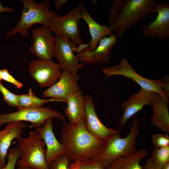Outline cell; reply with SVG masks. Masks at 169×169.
<instances>
[{
  "label": "cell",
  "mask_w": 169,
  "mask_h": 169,
  "mask_svg": "<svg viewBox=\"0 0 169 169\" xmlns=\"http://www.w3.org/2000/svg\"><path fill=\"white\" fill-rule=\"evenodd\" d=\"M161 169H169V163H168Z\"/></svg>",
  "instance_id": "38"
},
{
  "label": "cell",
  "mask_w": 169,
  "mask_h": 169,
  "mask_svg": "<svg viewBox=\"0 0 169 169\" xmlns=\"http://www.w3.org/2000/svg\"><path fill=\"white\" fill-rule=\"evenodd\" d=\"M27 125L23 121L7 123L5 128L0 131V168L6 165V159L12 141L21 136Z\"/></svg>",
  "instance_id": "18"
},
{
  "label": "cell",
  "mask_w": 169,
  "mask_h": 169,
  "mask_svg": "<svg viewBox=\"0 0 169 169\" xmlns=\"http://www.w3.org/2000/svg\"><path fill=\"white\" fill-rule=\"evenodd\" d=\"M70 162L65 154L53 161L48 166L49 169H69Z\"/></svg>",
  "instance_id": "27"
},
{
  "label": "cell",
  "mask_w": 169,
  "mask_h": 169,
  "mask_svg": "<svg viewBox=\"0 0 169 169\" xmlns=\"http://www.w3.org/2000/svg\"><path fill=\"white\" fill-rule=\"evenodd\" d=\"M157 93L141 88L137 93L130 95L121 104L123 113L120 120L119 130L121 131L126 122L146 105H150Z\"/></svg>",
  "instance_id": "14"
},
{
  "label": "cell",
  "mask_w": 169,
  "mask_h": 169,
  "mask_svg": "<svg viewBox=\"0 0 169 169\" xmlns=\"http://www.w3.org/2000/svg\"><path fill=\"white\" fill-rule=\"evenodd\" d=\"M159 1L156 0H123L118 14L109 27L118 37H123L131 27L137 24L154 13Z\"/></svg>",
  "instance_id": "3"
},
{
  "label": "cell",
  "mask_w": 169,
  "mask_h": 169,
  "mask_svg": "<svg viewBox=\"0 0 169 169\" xmlns=\"http://www.w3.org/2000/svg\"><path fill=\"white\" fill-rule=\"evenodd\" d=\"M59 139L66 148L65 154L71 162L94 161L101 151L105 143V141L89 132L84 118L75 124L67 121L64 122Z\"/></svg>",
  "instance_id": "1"
},
{
  "label": "cell",
  "mask_w": 169,
  "mask_h": 169,
  "mask_svg": "<svg viewBox=\"0 0 169 169\" xmlns=\"http://www.w3.org/2000/svg\"><path fill=\"white\" fill-rule=\"evenodd\" d=\"M80 162L76 161L71 162L69 167V169H81L80 168Z\"/></svg>",
  "instance_id": "36"
},
{
  "label": "cell",
  "mask_w": 169,
  "mask_h": 169,
  "mask_svg": "<svg viewBox=\"0 0 169 169\" xmlns=\"http://www.w3.org/2000/svg\"><path fill=\"white\" fill-rule=\"evenodd\" d=\"M55 38L54 57L58 64L63 70L68 71L79 80L78 72L84 68V64L79 61L74 53V49L77 46L65 37L58 36Z\"/></svg>",
  "instance_id": "9"
},
{
  "label": "cell",
  "mask_w": 169,
  "mask_h": 169,
  "mask_svg": "<svg viewBox=\"0 0 169 169\" xmlns=\"http://www.w3.org/2000/svg\"><path fill=\"white\" fill-rule=\"evenodd\" d=\"M53 118L63 122L66 121L62 113L49 107L21 108L16 111L0 115V127L6 123L26 121L31 123L30 128L36 129L42 126L47 120Z\"/></svg>",
  "instance_id": "7"
},
{
  "label": "cell",
  "mask_w": 169,
  "mask_h": 169,
  "mask_svg": "<svg viewBox=\"0 0 169 169\" xmlns=\"http://www.w3.org/2000/svg\"><path fill=\"white\" fill-rule=\"evenodd\" d=\"M131 122L130 131L125 137L120 136L121 131L118 130L105 141L102 149L94 161L100 162L105 169L116 158L129 156L136 152V142L140 131L138 117Z\"/></svg>",
  "instance_id": "2"
},
{
  "label": "cell",
  "mask_w": 169,
  "mask_h": 169,
  "mask_svg": "<svg viewBox=\"0 0 169 169\" xmlns=\"http://www.w3.org/2000/svg\"><path fill=\"white\" fill-rule=\"evenodd\" d=\"M144 169H159L154 164L151 157L149 158L144 166Z\"/></svg>",
  "instance_id": "33"
},
{
  "label": "cell",
  "mask_w": 169,
  "mask_h": 169,
  "mask_svg": "<svg viewBox=\"0 0 169 169\" xmlns=\"http://www.w3.org/2000/svg\"><path fill=\"white\" fill-rule=\"evenodd\" d=\"M154 13H157L155 19L148 25L144 24L142 32L145 37H156L161 41L169 37V4L158 2Z\"/></svg>",
  "instance_id": "12"
},
{
  "label": "cell",
  "mask_w": 169,
  "mask_h": 169,
  "mask_svg": "<svg viewBox=\"0 0 169 169\" xmlns=\"http://www.w3.org/2000/svg\"><path fill=\"white\" fill-rule=\"evenodd\" d=\"M123 0H115L112 3L108 17L110 26L114 22L120 10Z\"/></svg>",
  "instance_id": "29"
},
{
  "label": "cell",
  "mask_w": 169,
  "mask_h": 169,
  "mask_svg": "<svg viewBox=\"0 0 169 169\" xmlns=\"http://www.w3.org/2000/svg\"><path fill=\"white\" fill-rule=\"evenodd\" d=\"M84 4L81 2L70 10L65 15H55L52 18L49 27L56 36L65 37L76 46L84 42L80 35L79 23L82 19Z\"/></svg>",
  "instance_id": "8"
},
{
  "label": "cell",
  "mask_w": 169,
  "mask_h": 169,
  "mask_svg": "<svg viewBox=\"0 0 169 169\" xmlns=\"http://www.w3.org/2000/svg\"><path fill=\"white\" fill-rule=\"evenodd\" d=\"M18 100L21 108L39 107L45 104L52 102H62L61 101L50 98L43 99L36 96L30 88L28 92L25 94H17Z\"/></svg>",
  "instance_id": "23"
},
{
  "label": "cell",
  "mask_w": 169,
  "mask_h": 169,
  "mask_svg": "<svg viewBox=\"0 0 169 169\" xmlns=\"http://www.w3.org/2000/svg\"><path fill=\"white\" fill-rule=\"evenodd\" d=\"M151 158L155 165L161 169L169 163V146L155 147L152 152Z\"/></svg>",
  "instance_id": "24"
},
{
  "label": "cell",
  "mask_w": 169,
  "mask_h": 169,
  "mask_svg": "<svg viewBox=\"0 0 169 169\" xmlns=\"http://www.w3.org/2000/svg\"><path fill=\"white\" fill-rule=\"evenodd\" d=\"M17 140L22 152L21 159L17 163L18 167L49 169L45 160V143L36 131H31L27 138L21 136Z\"/></svg>",
  "instance_id": "6"
},
{
  "label": "cell",
  "mask_w": 169,
  "mask_h": 169,
  "mask_svg": "<svg viewBox=\"0 0 169 169\" xmlns=\"http://www.w3.org/2000/svg\"><path fill=\"white\" fill-rule=\"evenodd\" d=\"M168 99L157 93L151 104L153 113L151 123L162 131L169 133Z\"/></svg>",
  "instance_id": "19"
},
{
  "label": "cell",
  "mask_w": 169,
  "mask_h": 169,
  "mask_svg": "<svg viewBox=\"0 0 169 169\" xmlns=\"http://www.w3.org/2000/svg\"><path fill=\"white\" fill-rule=\"evenodd\" d=\"M81 169H105L102 164L97 161L80 162Z\"/></svg>",
  "instance_id": "31"
},
{
  "label": "cell",
  "mask_w": 169,
  "mask_h": 169,
  "mask_svg": "<svg viewBox=\"0 0 169 169\" xmlns=\"http://www.w3.org/2000/svg\"><path fill=\"white\" fill-rule=\"evenodd\" d=\"M102 72L105 78L115 75H121L136 82L145 90L154 91L165 98L168 99L169 82L168 78L158 79L146 78L138 73L126 59H121L118 64L104 68Z\"/></svg>",
  "instance_id": "5"
},
{
  "label": "cell",
  "mask_w": 169,
  "mask_h": 169,
  "mask_svg": "<svg viewBox=\"0 0 169 169\" xmlns=\"http://www.w3.org/2000/svg\"><path fill=\"white\" fill-rule=\"evenodd\" d=\"M78 80L67 71L63 70L58 81L42 93L44 98H49L66 103L67 99L80 89Z\"/></svg>",
  "instance_id": "15"
},
{
  "label": "cell",
  "mask_w": 169,
  "mask_h": 169,
  "mask_svg": "<svg viewBox=\"0 0 169 169\" xmlns=\"http://www.w3.org/2000/svg\"><path fill=\"white\" fill-rule=\"evenodd\" d=\"M84 120L86 127L89 132L104 141L118 131L107 127L100 121L96 113L92 98L89 94L84 96Z\"/></svg>",
  "instance_id": "16"
},
{
  "label": "cell",
  "mask_w": 169,
  "mask_h": 169,
  "mask_svg": "<svg viewBox=\"0 0 169 169\" xmlns=\"http://www.w3.org/2000/svg\"><path fill=\"white\" fill-rule=\"evenodd\" d=\"M62 70L58 64L52 60H34L29 63L28 67L30 77L41 88H49L55 84L60 78Z\"/></svg>",
  "instance_id": "10"
},
{
  "label": "cell",
  "mask_w": 169,
  "mask_h": 169,
  "mask_svg": "<svg viewBox=\"0 0 169 169\" xmlns=\"http://www.w3.org/2000/svg\"><path fill=\"white\" fill-rule=\"evenodd\" d=\"M68 0H55L54 3L56 10H59L67 2Z\"/></svg>",
  "instance_id": "34"
},
{
  "label": "cell",
  "mask_w": 169,
  "mask_h": 169,
  "mask_svg": "<svg viewBox=\"0 0 169 169\" xmlns=\"http://www.w3.org/2000/svg\"><path fill=\"white\" fill-rule=\"evenodd\" d=\"M116 35L113 34L103 37L96 48L90 51L87 49L76 54L79 61L84 64L90 63L95 67L97 64H104L110 61L112 48L117 42Z\"/></svg>",
  "instance_id": "13"
},
{
  "label": "cell",
  "mask_w": 169,
  "mask_h": 169,
  "mask_svg": "<svg viewBox=\"0 0 169 169\" xmlns=\"http://www.w3.org/2000/svg\"><path fill=\"white\" fill-rule=\"evenodd\" d=\"M152 143L156 148L169 146V136L167 134L156 133L151 135Z\"/></svg>",
  "instance_id": "28"
},
{
  "label": "cell",
  "mask_w": 169,
  "mask_h": 169,
  "mask_svg": "<svg viewBox=\"0 0 169 169\" xmlns=\"http://www.w3.org/2000/svg\"><path fill=\"white\" fill-rule=\"evenodd\" d=\"M0 91L2 94L4 100L8 105L18 109L21 108L18 100L17 94L12 93L6 88L0 81Z\"/></svg>",
  "instance_id": "26"
},
{
  "label": "cell",
  "mask_w": 169,
  "mask_h": 169,
  "mask_svg": "<svg viewBox=\"0 0 169 169\" xmlns=\"http://www.w3.org/2000/svg\"><path fill=\"white\" fill-rule=\"evenodd\" d=\"M67 106L64 113L69 122L71 124L78 123L84 117V96L80 89L69 97L66 101Z\"/></svg>",
  "instance_id": "20"
},
{
  "label": "cell",
  "mask_w": 169,
  "mask_h": 169,
  "mask_svg": "<svg viewBox=\"0 0 169 169\" xmlns=\"http://www.w3.org/2000/svg\"><path fill=\"white\" fill-rule=\"evenodd\" d=\"M17 169H34V168L28 167H18Z\"/></svg>",
  "instance_id": "37"
},
{
  "label": "cell",
  "mask_w": 169,
  "mask_h": 169,
  "mask_svg": "<svg viewBox=\"0 0 169 169\" xmlns=\"http://www.w3.org/2000/svg\"><path fill=\"white\" fill-rule=\"evenodd\" d=\"M82 19L87 24L91 38L89 43V47L87 48L89 50H94L103 37L112 34V31L109 27L101 25L95 21L90 15L84 6L82 10Z\"/></svg>",
  "instance_id": "21"
},
{
  "label": "cell",
  "mask_w": 169,
  "mask_h": 169,
  "mask_svg": "<svg viewBox=\"0 0 169 169\" xmlns=\"http://www.w3.org/2000/svg\"><path fill=\"white\" fill-rule=\"evenodd\" d=\"M22 155V151L18 147L11 149L7 154V162L4 167L0 168V169H15L17 160L21 157Z\"/></svg>",
  "instance_id": "25"
},
{
  "label": "cell",
  "mask_w": 169,
  "mask_h": 169,
  "mask_svg": "<svg viewBox=\"0 0 169 169\" xmlns=\"http://www.w3.org/2000/svg\"><path fill=\"white\" fill-rule=\"evenodd\" d=\"M53 118L47 120L36 131L44 141L46 146L45 160L48 165L59 156L65 154L66 147L56 139L53 131Z\"/></svg>",
  "instance_id": "17"
},
{
  "label": "cell",
  "mask_w": 169,
  "mask_h": 169,
  "mask_svg": "<svg viewBox=\"0 0 169 169\" xmlns=\"http://www.w3.org/2000/svg\"><path fill=\"white\" fill-rule=\"evenodd\" d=\"M90 46L89 44H85L84 43L79 44V46L74 48V53L77 54H79L83 52L84 50L88 48Z\"/></svg>",
  "instance_id": "32"
},
{
  "label": "cell",
  "mask_w": 169,
  "mask_h": 169,
  "mask_svg": "<svg viewBox=\"0 0 169 169\" xmlns=\"http://www.w3.org/2000/svg\"><path fill=\"white\" fill-rule=\"evenodd\" d=\"M52 32L49 27L44 26L32 29L33 42L29 52L39 59L52 60L54 57L55 47V38Z\"/></svg>",
  "instance_id": "11"
},
{
  "label": "cell",
  "mask_w": 169,
  "mask_h": 169,
  "mask_svg": "<svg viewBox=\"0 0 169 169\" xmlns=\"http://www.w3.org/2000/svg\"><path fill=\"white\" fill-rule=\"evenodd\" d=\"M2 80L1 70L0 69V81L1 82Z\"/></svg>",
  "instance_id": "39"
},
{
  "label": "cell",
  "mask_w": 169,
  "mask_h": 169,
  "mask_svg": "<svg viewBox=\"0 0 169 169\" xmlns=\"http://www.w3.org/2000/svg\"><path fill=\"white\" fill-rule=\"evenodd\" d=\"M1 72L2 80L13 84L18 89H20L23 86V83L15 79L7 69H2Z\"/></svg>",
  "instance_id": "30"
},
{
  "label": "cell",
  "mask_w": 169,
  "mask_h": 169,
  "mask_svg": "<svg viewBox=\"0 0 169 169\" xmlns=\"http://www.w3.org/2000/svg\"><path fill=\"white\" fill-rule=\"evenodd\" d=\"M148 154L146 149H140L132 155L116 158L105 169H143L140 162Z\"/></svg>",
  "instance_id": "22"
},
{
  "label": "cell",
  "mask_w": 169,
  "mask_h": 169,
  "mask_svg": "<svg viewBox=\"0 0 169 169\" xmlns=\"http://www.w3.org/2000/svg\"><path fill=\"white\" fill-rule=\"evenodd\" d=\"M14 12V11L13 8L3 6L2 5L0 1V13L7 12L12 13H13Z\"/></svg>",
  "instance_id": "35"
},
{
  "label": "cell",
  "mask_w": 169,
  "mask_h": 169,
  "mask_svg": "<svg viewBox=\"0 0 169 169\" xmlns=\"http://www.w3.org/2000/svg\"><path fill=\"white\" fill-rule=\"evenodd\" d=\"M23 8L19 20L16 26L6 33L9 37L19 33L24 38L28 35V29L33 25L40 24L49 27L53 18L56 13L49 9L50 3L44 0L38 4L33 0H22Z\"/></svg>",
  "instance_id": "4"
}]
</instances>
